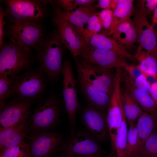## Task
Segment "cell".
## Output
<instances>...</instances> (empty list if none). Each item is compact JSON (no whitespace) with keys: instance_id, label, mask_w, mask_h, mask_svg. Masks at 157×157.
I'll return each instance as SVG.
<instances>
[{"instance_id":"6da1fadb","label":"cell","mask_w":157,"mask_h":157,"mask_svg":"<svg viewBox=\"0 0 157 157\" xmlns=\"http://www.w3.org/2000/svg\"><path fill=\"white\" fill-rule=\"evenodd\" d=\"M65 48L56 32L46 36L35 51L39 67L48 79L55 81L61 74Z\"/></svg>"},{"instance_id":"7a4b0ae2","label":"cell","mask_w":157,"mask_h":157,"mask_svg":"<svg viewBox=\"0 0 157 157\" xmlns=\"http://www.w3.org/2000/svg\"><path fill=\"white\" fill-rule=\"evenodd\" d=\"M5 17L11 23L40 24L45 18L46 0H4Z\"/></svg>"},{"instance_id":"3957f363","label":"cell","mask_w":157,"mask_h":157,"mask_svg":"<svg viewBox=\"0 0 157 157\" xmlns=\"http://www.w3.org/2000/svg\"><path fill=\"white\" fill-rule=\"evenodd\" d=\"M13 97L24 100H31L40 97L47 86L48 78L38 67H32L23 74L10 78Z\"/></svg>"},{"instance_id":"277c9868","label":"cell","mask_w":157,"mask_h":157,"mask_svg":"<svg viewBox=\"0 0 157 157\" xmlns=\"http://www.w3.org/2000/svg\"><path fill=\"white\" fill-rule=\"evenodd\" d=\"M0 75L10 78L31 68L35 58L31 51L11 42L0 47Z\"/></svg>"},{"instance_id":"5b68a950","label":"cell","mask_w":157,"mask_h":157,"mask_svg":"<svg viewBox=\"0 0 157 157\" xmlns=\"http://www.w3.org/2000/svg\"><path fill=\"white\" fill-rule=\"evenodd\" d=\"M61 108L60 101L51 95L40 101L36 107L28 122L30 133L49 130L60 122Z\"/></svg>"},{"instance_id":"8992f818","label":"cell","mask_w":157,"mask_h":157,"mask_svg":"<svg viewBox=\"0 0 157 157\" xmlns=\"http://www.w3.org/2000/svg\"><path fill=\"white\" fill-rule=\"evenodd\" d=\"M61 157H101L106 154L98 141L86 131L72 132L65 141Z\"/></svg>"},{"instance_id":"52a82bcc","label":"cell","mask_w":157,"mask_h":157,"mask_svg":"<svg viewBox=\"0 0 157 157\" xmlns=\"http://www.w3.org/2000/svg\"><path fill=\"white\" fill-rule=\"evenodd\" d=\"M10 42L32 51L36 50L46 36L41 24L9 23L4 29Z\"/></svg>"},{"instance_id":"ba28073f","label":"cell","mask_w":157,"mask_h":157,"mask_svg":"<svg viewBox=\"0 0 157 157\" xmlns=\"http://www.w3.org/2000/svg\"><path fill=\"white\" fill-rule=\"evenodd\" d=\"M25 139L32 157H50L64 150L65 141L60 134L50 131L30 133Z\"/></svg>"},{"instance_id":"9c48e42d","label":"cell","mask_w":157,"mask_h":157,"mask_svg":"<svg viewBox=\"0 0 157 157\" xmlns=\"http://www.w3.org/2000/svg\"><path fill=\"white\" fill-rule=\"evenodd\" d=\"M61 74L63 77L62 94L65 109L68 118L71 132L75 131L76 114L80 104L78 98L76 83L70 61L63 62Z\"/></svg>"},{"instance_id":"30bf717a","label":"cell","mask_w":157,"mask_h":157,"mask_svg":"<svg viewBox=\"0 0 157 157\" xmlns=\"http://www.w3.org/2000/svg\"><path fill=\"white\" fill-rule=\"evenodd\" d=\"M51 4L54 6L51 20L56 28V32L62 44L75 59L79 55L85 40L77 33L66 19L63 10L55 2Z\"/></svg>"},{"instance_id":"8fae6325","label":"cell","mask_w":157,"mask_h":157,"mask_svg":"<svg viewBox=\"0 0 157 157\" xmlns=\"http://www.w3.org/2000/svg\"><path fill=\"white\" fill-rule=\"evenodd\" d=\"M76 59L81 62L107 69L123 68L128 64L114 52L95 48L85 41Z\"/></svg>"},{"instance_id":"7c38bea8","label":"cell","mask_w":157,"mask_h":157,"mask_svg":"<svg viewBox=\"0 0 157 157\" xmlns=\"http://www.w3.org/2000/svg\"><path fill=\"white\" fill-rule=\"evenodd\" d=\"M75 60L77 72H79L93 86L111 97L115 83L114 69L100 67Z\"/></svg>"},{"instance_id":"4fadbf2b","label":"cell","mask_w":157,"mask_h":157,"mask_svg":"<svg viewBox=\"0 0 157 157\" xmlns=\"http://www.w3.org/2000/svg\"><path fill=\"white\" fill-rule=\"evenodd\" d=\"M121 75L116 74L114 90L108 107L107 119L111 151H115L116 137L121 126L124 110L121 99Z\"/></svg>"},{"instance_id":"5bb4252c","label":"cell","mask_w":157,"mask_h":157,"mask_svg":"<svg viewBox=\"0 0 157 157\" xmlns=\"http://www.w3.org/2000/svg\"><path fill=\"white\" fill-rule=\"evenodd\" d=\"M32 101L15 98L6 103L0 109V130L27 120L31 113Z\"/></svg>"},{"instance_id":"9a60e30c","label":"cell","mask_w":157,"mask_h":157,"mask_svg":"<svg viewBox=\"0 0 157 157\" xmlns=\"http://www.w3.org/2000/svg\"><path fill=\"white\" fill-rule=\"evenodd\" d=\"M81 120L86 132L97 141L104 142L109 137L106 113L88 105L83 110Z\"/></svg>"},{"instance_id":"2e32d148","label":"cell","mask_w":157,"mask_h":157,"mask_svg":"<svg viewBox=\"0 0 157 157\" xmlns=\"http://www.w3.org/2000/svg\"><path fill=\"white\" fill-rule=\"evenodd\" d=\"M77 73L79 84L88 105L106 113L111 97L90 83L79 72Z\"/></svg>"},{"instance_id":"e0dca14e","label":"cell","mask_w":157,"mask_h":157,"mask_svg":"<svg viewBox=\"0 0 157 157\" xmlns=\"http://www.w3.org/2000/svg\"><path fill=\"white\" fill-rule=\"evenodd\" d=\"M133 21L136 29L139 46L157 56V38L154 28L145 17H135Z\"/></svg>"},{"instance_id":"ac0fdd59","label":"cell","mask_w":157,"mask_h":157,"mask_svg":"<svg viewBox=\"0 0 157 157\" xmlns=\"http://www.w3.org/2000/svg\"><path fill=\"white\" fill-rule=\"evenodd\" d=\"M137 140L132 157H138L145 142L156 131L157 115L144 112L137 119Z\"/></svg>"},{"instance_id":"d6986e66","label":"cell","mask_w":157,"mask_h":157,"mask_svg":"<svg viewBox=\"0 0 157 157\" xmlns=\"http://www.w3.org/2000/svg\"><path fill=\"white\" fill-rule=\"evenodd\" d=\"M121 80L125 88L131 94L143 111L157 115V106L150 95L137 87L134 80L122 69Z\"/></svg>"},{"instance_id":"ffe728a7","label":"cell","mask_w":157,"mask_h":157,"mask_svg":"<svg viewBox=\"0 0 157 157\" xmlns=\"http://www.w3.org/2000/svg\"><path fill=\"white\" fill-rule=\"evenodd\" d=\"M27 120L18 124L0 130V152L22 142L28 133Z\"/></svg>"},{"instance_id":"44dd1931","label":"cell","mask_w":157,"mask_h":157,"mask_svg":"<svg viewBox=\"0 0 157 157\" xmlns=\"http://www.w3.org/2000/svg\"><path fill=\"white\" fill-rule=\"evenodd\" d=\"M85 41L95 48L112 51L124 60L128 59L135 63L137 61L134 55L129 52L112 38L104 34H97Z\"/></svg>"},{"instance_id":"7402d4cb","label":"cell","mask_w":157,"mask_h":157,"mask_svg":"<svg viewBox=\"0 0 157 157\" xmlns=\"http://www.w3.org/2000/svg\"><path fill=\"white\" fill-rule=\"evenodd\" d=\"M112 35V38L129 52L131 51L134 44L138 42L135 25L133 20L130 19L119 24Z\"/></svg>"},{"instance_id":"603a6c76","label":"cell","mask_w":157,"mask_h":157,"mask_svg":"<svg viewBox=\"0 0 157 157\" xmlns=\"http://www.w3.org/2000/svg\"><path fill=\"white\" fill-rule=\"evenodd\" d=\"M97 8L96 4L81 6L71 11H63V14L66 19L72 25L77 33L83 37L85 30L84 26L92 15L96 12Z\"/></svg>"},{"instance_id":"cb8c5ba5","label":"cell","mask_w":157,"mask_h":157,"mask_svg":"<svg viewBox=\"0 0 157 157\" xmlns=\"http://www.w3.org/2000/svg\"><path fill=\"white\" fill-rule=\"evenodd\" d=\"M120 96L127 122L129 125L135 123L144 111L125 88L122 90L121 89Z\"/></svg>"},{"instance_id":"d4e9b609","label":"cell","mask_w":157,"mask_h":157,"mask_svg":"<svg viewBox=\"0 0 157 157\" xmlns=\"http://www.w3.org/2000/svg\"><path fill=\"white\" fill-rule=\"evenodd\" d=\"M133 2L132 0H119L117 6L113 12L112 22L107 33V35L112 34L119 24L130 19V17L134 11Z\"/></svg>"},{"instance_id":"484cf974","label":"cell","mask_w":157,"mask_h":157,"mask_svg":"<svg viewBox=\"0 0 157 157\" xmlns=\"http://www.w3.org/2000/svg\"><path fill=\"white\" fill-rule=\"evenodd\" d=\"M134 55L143 73L152 75L157 79V56L140 46Z\"/></svg>"},{"instance_id":"4316f807","label":"cell","mask_w":157,"mask_h":157,"mask_svg":"<svg viewBox=\"0 0 157 157\" xmlns=\"http://www.w3.org/2000/svg\"><path fill=\"white\" fill-rule=\"evenodd\" d=\"M127 123L124 111L121 126L115 139V147L117 157H125L128 130Z\"/></svg>"},{"instance_id":"83f0119b","label":"cell","mask_w":157,"mask_h":157,"mask_svg":"<svg viewBox=\"0 0 157 157\" xmlns=\"http://www.w3.org/2000/svg\"><path fill=\"white\" fill-rule=\"evenodd\" d=\"M0 155L3 157H31L29 146L25 139L19 144L6 149Z\"/></svg>"},{"instance_id":"f1b7e54d","label":"cell","mask_w":157,"mask_h":157,"mask_svg":"<svg viewBox=\"0 0 157 157\" xmlns=\"http://www.w3.org/2000/svg\"><path fill=\"white\" fill-rule=\"evenodd\" d=\"M12 97H13V88L10 78L6 75H0V109L6 104V100Z\"/></svg>"},{"instance_id":"f546056e","label":"cell","mask_w":157,"mask_h":157,"mask_svg":"<svg viewBox=\"0 0 157 157\" xmlns=\"http://www.w3.org/2000/svg\"><path fill=\"white\" fill-rule=\"evenodd\" d=\"M138 157H157V133L147 140Z\"/></svg>"},{"instance_id":"4dcf8cb0","label":"cell","mask_w":157,"mask_h":157,"mask_svg":"<svg viewBox=\"0 0 157 157\" xmlns=\"http://www.w3.org/2000/svg\"><path fill=\"white\" fill-rule=\"evenodd\" d=\"M137 140L136 124L129 125L126 147L125 157H132Z\"/></svg>"},{"instance_id":"1f68e13d","label":"cell","mask_w":157,"mask_h":157,"mask_svg":"<svg viewBox=\"0 0 157 157\" xmlns=\"http://www.w3.org/2000/svg\"><path fill=\"white\" fill-rule=\"evenodd\" d=\"M157 5V0L137 1V10L135 17H145L153 13Z\"/></svg>"},{"instance_id":"d6a6232c","label":"cell","mask_w":157,"mask_h":157,"mask_svg":"<svg viewBox=\"0 0 157 157\" xmlns=\"http://www.w3.org/2000/svg\"><path fill=\"white\" fill-rule=\"evenodd\" d=\"M99 21L100 20L99 13H94L90 17L87 23V26L83 35L85 41L92 36L94 28Z\"/></svg>"},{"instance_id":"836d02e7","label":"cell","mask_w":157,"mask_h":157,"mask_svg":"<svg viewBox=\"0 0 157 157\" xmlns=\"http://www.w3.org/2000/svg\"><path fill=\"white\" fill-rule=\"evenodd\" d=\"M136 86L140 90L150 94L151 84L147 80L144 74L134 80Z\"/></svg>"},{"instance_id":"e575fe53","label":"cell","mask_w":157,"mask_h":157,"mask_svg":"<svg viewBox=\"0 0 157 157\" xmlns=\"http://www.w3.org/2000/svg\"><path fill=\"white\" fill-rule=\"evenodd\" d=\"M123 68L133 80L143 74L139 65H136L128 63Z\"/></svg>"},{"instance_id":"d590c367","label":"cell","mask_w":157,"mask_h":157,"mask_svg":"<svg viewBox=\"0 0 157 157\" xmlns=\"http://www.w3.org/2000/svg\"><path fill=\"white\" fill-rule=\"evenodd\" d=\"M73 0H57L55 1L56 4L65 12L73 11L75 9Z\"/></svg>"},{"instance_id":"8d00e7d4","label":"cell","mask_w":157,"mask_h":157,"mask_svg":"<svg viewBox=\"0 0 157 157\" xmlns=\"http://www.w3.org/2000/svg\"><path fill=\"white\" fill-rule=\"evenodd\" d=\"M5 18L4 9L1 5L0 7V47L2 46L4 42L3 38L5 33L4 29V27L5 25Z\"/></svg>"},{"instance_id":"74e56055","label":"cell","mask_w":157,"mask_h":157,"mask_svg":"<svg viewBox=\"0 0 157 157\" xmlns=\"http://www.w3.org/2000/svg\"><path fill=\"white\" fill-rule=\"evenodd\" d=\"M113 11L110 9H107V15L102 22V26L106 29L110 28L112 22Z\"/></svg>"},{"instance_id":"f35d334b","label":"cell","mask_w":157,"mask_h":157,"mask_svg":"<svg viewBox=\"0 0 157 157\" xmlns=\"http://www.w3.org/2000/svg\"><path fill=\"white\" fill-rule=\"evenodd\" d=\"M97 1L95 0H73V3L75 9L81 6H88L93 5Z\"/></svg>"},{"instance_id":"ab89813d","label":"cell","mask_w":157,"mask_h":157,"mask_svg":"<svg viewBox=\"0 0 157 157\" xmlns=\"http://www.w3.org/2000/svg\"><path fill=\"white\" fill-rule=\"evenodd\" d=\"M150 94L157 106V80L151 84Z\"/></svg>"},{"instance_id":"60d3db41","label":"cell","mask_w":157,"mask_h":157,"mask_svg":"<svg viewBox=\"0 0 157 157\" xmlns=\"http://www.w3.org/2000/svg\"><path fill=\"white\" fill-rule=\"evenodd\" d=\"M111 0H98L96 6L98 8H101L104 9H109Z\"/></svg>"},{"instance_id":"b9f144b4","label":"cell","mask_w":157,"mask_h":157,"mask_svg":"<svg viewBox=\"0 0 157 157\" xmlns=\"http://www.w3.org/2000/svg\"><path fill=\"white\" fill-rule=\"evenodd\" d=\"M102 27V23L101 21H99L94 28L92 33V35L98 34V33L101 31Z\"/></svg>"},{"instance_id":"7bdbcfd3","label":"cell","mask_w":157,"mask_h":157,"mask_svg":"<svg viewBox=\"0 0 157 157\" xmlns=\"http://www.w3.org/2000/svg\"><path fill=\"white\" fill-rule=\"evenodd\" d=\"M107 15V9H104L99 13V18L101 23L106 17Z\"/></svg>"},{"instance_id":"ee69618b","label":"cell","mask_w":157,"mask_h":157,"mask_svg":"<svg viewBox=\"0 0 157 157\" xmlns=\"http://www.w3.org/2000/svg\"><path fill=\"white\" fill-rule=\"evenodd\" d=\"M119 1V0H111L109 9L113 11L117 6Z\"/></svg>"},{"instance_id":"f6af8a7d","label":"cell","mask_w":157,"mask_h":157,"mask_svg":"<svg viewBox=\"0 0 157 157\" xmlns=\"http://www.w3.org/2000/svg\"><path fill=\"white\" fill-rule=\"evenodd\" d=\"M153 13L152 23L151 24L153 26L154 25H157V5Z\"/></svg>"},{"instance_id":"bcb514c9","label":"cell","mask_w":157,"mask_h":157,"mask_svg":"<svg viewBox=\"0 0 157 157\" xmlns=\"http://www.w3.org/2000/svg\"><path fill=\"white\" fill-rule=\"evenodd\" d=\"M105 157H117L116 151H110L108 154Z\"/></svg>"},{"instance_id":"7dc6e473","label":"cell","mask_w":157,"mask_h":157,"mask_svg":"<svg viewBox=\"0 0 157 157\" xmlns=\"http://www.w3.org/2000/svg\"><path fill=\"white\" fill-rule=\"evenodd\" d=\"M157 25L156 26V27H155L154 28L155 30V33L156 35L157 38V25Z\"/></svg>"},{"instance_id":"c3c4849f","label":"cell","mask_w":157,"mask_h":157,"mask_svg":"<svg viewBox=\"0 0 157 157\" xmlns=\"http://www.w3.org/2000/svg\"><path fill=\"white\" fill-rule=\"evenodd\" d=\"M0 157H3L1 155H0Z\"/></svg>"}]
</instances>
